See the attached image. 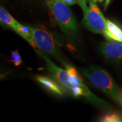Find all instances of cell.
Listing matches in <instances>:
<instances>
[{
  "instance_id": "cell-1",
  "label": "cell",
  "mask_w": 122,
  "mask_h": 122,
  "mask_svg": "<svg viewBox=\"0 0 122 122\" xmlns=\"http://www.w3.org/2000/svg\"><path fill=\"white\" fill-rule=\"evenodd\" d=\"M35 50L38 56L45 62L49 71L53 77L69 90L74 96L76 97L83 96L92 104L101 109L105 110L111 109L112 107L109 102L100 98L90 91L72 66L67 62L64 65L66 70L62 69L56 65L48 57L36 50V49H35Z\"/></svg>"
},
{
  "instance_id": "cell-2",
  "label": "cell",
  "mask_w": 122,
  "mask_h": 122,
  "mask_svg": "<svg viewBox=\"0 0 122 122\" xmlns=\"http://www.w3.org/2000/svg\"><path fill=\"white\" fill-rule=\"evenodd\" d=\"M84 75L96 87L114 100H117L120 89L113 79L104 69L98 66H91L82 70Z\"/></svg>"
},
{
  "instance_id": "cell-3",
  "label": "cell",
  "mask_w": 122,
  "mask_h": 122,
  "mask_svg": "<svg viewBox=\"0 0 122 122\" xmlns=\"http://www.w3.org/2000/svg\"><path fill=\"white\" fill-rule=\"evenodd\" d=\"M49 5L57 24L63 32L69 37L76 38L78 35L77 23L68 5L61 0H50Z\"/></svg>"
},
{
  "instance_id": "cell-4",
  "label": "cell",
  "mask_w": 122,
  "mask_h": 122,
  "mask_svg": "<svg viewBox=\"0 0 122 122\" xmlns=\"http://www.w3.org/2000/svg\"><path fill=\"white\" fill-rule=\"evenodd\" d=\"M36 48L51 55L64 65L67 63L62 56L59 43L54 35L48 30L37 26H30Z\"/></svg>"
},
{
  "instance_id": "cell-5",
  "label": "cell",
  "mask_w": 122,
  "mask_h": 122,
  "mask_svg": "<svg viewBox=\"0 0 122 122\" xmlns=\"http://www.w3.org/2000/svg\"><path fill=\"white\" fill-rule=\"evenodd\" d=\"M94 0H89V7L84 14V26L92 32L103 34L106 30L107 19Z\"/></svg>"
},
{
  "instance_id": "cell-6",
  "label": "cell",
  "mask_w": 122,
  "mask_h": 122,
  "mask_svg": "<svg viewBox=\"0 0 122 122\" xmlns=\"http://www.w3.org/2000/svg\"><path fill=\"white\" fill-rule=\"evenodd\" d=\"M100 50L103 56L112 61H122V44L109 42L101 44Z\"/></svg>"
},
{
  "instance_id": "cell-7",
  "label": "cell",
  "mask_w": 122,
  "mask_h": 122,
  "mask_svg": "<svg viewBox=\"0 0 122 122\" xmlns=\"http://www.w3.org/2000/svg\"><path fill=\"white\" fill-rule=\"evenodd\" d=\"M103 35L108 40L122 42V30L109 20H107L106 30Z\"/></svg>"
},
{
  "instance_id": "cell-8",
  "label": "cell",
  "mask_w": 122,
  "mask_h": 122,
  "mask_svg": "<svg viewBox=\"0 0 122 122\" xmlns=\"http://www.w3.org/2000/svg\"><path fill=\"white\" fill-rule=\"evenodd\" d=\"M13 30L16 32L18 35H19L22 38L25 39L33 48H36L35 41L33 40L32 33L31 30L28 27V25L25 26V25H23L18 22Z\"/></svg>"
},
{
  "instance_id": "cell-9",
  "label": "cell",
  "mask_w": 122,
  "mask_h": 122,
  "mask_svg": "<svg viewBox=\"0 0 122 122\" xmlns=\"http://www.w3.org/2000/svg\"><path fill=\"white\" fill-rule=\"evenodd\" d=\"M36 80L41 84L44 87L49 90L51 92H53L54 93L58 94H62L63 93L58 85L53 81L52 79L49 78L48 77L42 76H39L36 77Z\"/></svg>"
},
{
  "instance_id": "cell-10",
  "label": "cell",
  "mask_w": 122,
  "mask_h": 122,
  "mask_svg": "<svg viewBox=\"0 0 122 122\" xmlns=\"http://www.w3.org/2000/svg\"><path fill=\"white\" fill-rule=\"evenodd\" d=\"M0 20L13 30L18 22L2 6L0 7Z\"/></svg>"
},
{
  "instance_id": "cell-11",
  "label": "cell",
  "mask_w": 122,
  "mask_h": 122,
  "mask_svg": "<svg viewBox=\"0 0 122 122\" xmlns=\"http://www.w3.org/2000/svg\"><path fill=\"white\" fill-rule=\"evenodd\" d=\"M102 122H122V118L116 113L107 114L101 119Z\"/></svg>"
},
{
  "instance_id": "cell-12",
  "label": "cell",
  "mask_w": 122,
  "mask_h": 122,
  "mask_svg": "<svg viewBox=\"0 0 122 122\" xmlns=\"http://www.w3.org/2000/svg\"><path fill=\"white\" fill-rule=\"evenodd\" d=\"M11 62L15 66H19L22 63V58L20 55L17 51H14L11 52Z\"/></svg>"
},
{
  "instance_id": "cell-13",
  "label": "cell",
  "mask_w": 122,
  "mask_h": 122,
  "mask_svg": "<svg viewBox=\"0 0 122 122\" xmlns=\"http://www.w3.org/2000/svg\"><path fill=\"white\" fill-rule=\"evenodd\" d=\"M87 2L88 0H78V4L83 10L84 14H85L88 10V7L87 6Z\"/></svg>"
},
{
  "instance_id": "cell-14",
  "label": "cell",
  "mask_w": 122,
  "mask_h": 122,
  "mask_svg": "<svg viewBox=\"0 0 122 122\" xmlns=\"http://www.w3.org/2000/svg\"><path fill=\"white\" fill-rule=\"evenodd\" d=\"M61 1L68 5H73L76 3H78V0H61Z\"/></svg>"
},
{
  "instance_id": "cell-15",
  "label": "cell",
  "mask_w": 122,
  "mask_h": 122,
  "mask_svg": "<svg viewBox=\"0 0 122 122\" xmlns=\"http://www.w3.org/2000/svg\"><path fill=\"white\" fill-rule=\"evenodd\" d=\"M117 101H118L120 105L122 106V91H120L119 94L118 99H117Z\"/></svg>"
},
{
  "instance_id": "cell-16",
  "label": "cell",
  "mask_w": 122,
  "mask_h": 122,
  "mask_svg": "<svg viewBox=\"0 0 122 122\" xmlns=\"http://www.w3.org/2000/svg\"><path fill=\"white\" fill-rule=\"evenodd\" d=\"M110 1V0H106V1H105V10H106V9H107V7L108 5H109Z\"/></svg>"
},
{
  "instance_id": "cell-17",
  "label": "cell",
  "mask_w": 122,
  "mask_h": 122,
  "mask_svg": "<svg viewBox=\"0 0 122 122\" xmlns=\"http://www.w3.org/2000/svg\"><path fill=\"white\" fill-rule=\"evenodd\" d=\"M96 2H102L104 0H94Z\"/></svg>"
},
{
  "instance_id": "cell-18",
  "label": "cell",
  "mask_w": 122,
  "mask_h": 122,
  "mask_svg": "<svg viewBox=\"0 0 122 122\" xmlns=\"http://www.w3.org/2000/svg\"><path fill=\"white\" fill-rule=\"evenodd\" d=\"M50 1V0H48V1Z\"/></svg>"
}]
</instances>
